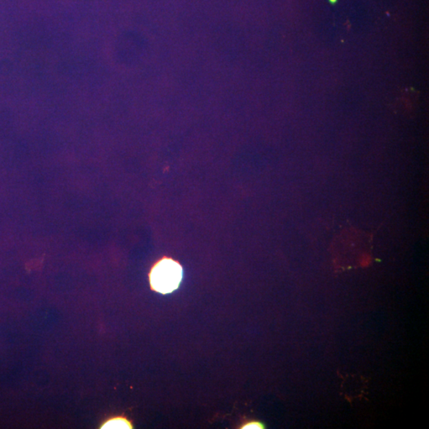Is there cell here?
Masks as SVG:
<instances>
[{"mask_svg":"<svg viewBox=\"0 0 429 429\" xmlns=\"http://www.w3.org/2000/svg\"><path fill=\"white\" fill-rule=\"evenodd\" d=\"M243 429H263L265 428L263 423L259 421H252L248 423H246L243 427Z\"/></svg>","mask_w":429,"mask_h":429,"instance_id":"obj_3","label":"cell"},{"mask_svg":"<svg viewBox=\"0 0 429 429\" xmlns=\"http://www.w3.org/2000/svg\"><path fill=\"white\" fill-rule=\"evenodd\" d=\"M132 423L127 418L119 417L104 423L101 428H132Z\"/></svg>","mask_w":429,"mask_h":429,"instance_id":"obj_2","label":"cell"},{"mask_svg":"<svg viewBox=\"0 0 429 429\" xmlns=\"http://www.w3.org/2000/svg\"><path fill=\"white\" fill-rule=\"evenodd\" d=\"M183 277V269L179 261L164 258L158 261L150 274L152 290L161 295H168L179 289Z\"/></svg>","mask_w":429,"mask_h":429,"instance_id":"obj_1","label":"cell"}]
</instances>
